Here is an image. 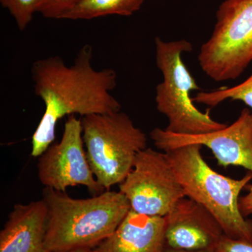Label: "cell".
Masks as SVG:
<instances>
[{"label": "cell", "mask_w": 252, "mask_h": 252, "mask_svg": "<svg viewBox=\"0 0 252 252\" xmlns=\"http://www.w3.org/2000/svg\"><path fill=\"white\" fill-rule=\"evenodd\" d=\"M248 192L239 199V209L244 217L252 215V184L246 187Z\"/></svg>", "instance_id": "obj_18"}, {"label": "cell", "mask_w": 252, "mask_h": 252, "mask_svg": "<svg viewBox=\"0 0 252 252\" xmlns=\"http://www.w3.org/2000/svg\"><path fill=\"white\" fill-rule=\"evenodd\" d=\"M66 252H95L94 248H79Z\"/></svg>", "instance_id": "obj_20"}, {"label": "cell", "mask_w": 252, "mask_h": 252, "mask_svg": "<svg viewBox=\"0 0 252 252\" xmlns=\"http://www.w3.org/2000/svg\"><path fill=\"white\" fill-rule=\"evenodd\" d=\"M47 207L46 246L50 252L94 248L115 231L130 210L120 191L104 190L92 198L75 199L45 188Z\"/></svg>", "instance_id": "obj_2"}, {"label": "cell", "mask_w": 252, "mask_h": 252, "mask_svg": "<svg viewBox=\"0 0 252 252\" xmlns=\"http://www.w3.org/2000/svg\"><path fill=\"white\" fill-rule=\"evenodd\" d=\"M165 221L129 211L115 231L94 248L95 252H162L165 248Z\"/></svg>", "instance_id": "obj_12"}, {"label": "cell", "mask_w": 252, "mask_h": 252, "mask_svg": "<svg viewBox=\"0 0 252 252\" xmlns=\"http://www.w3.org/2000/svg\"><path fill=\"white\" fill-rule=\"evenodd\" d=\"M217 252H252V243L234 240L223 235L217 244Z\"/></svg>", "instance_id": "obj_17"}, {"label": "cell", "mask_w": 252, "mask_h": 252, "mask_svg": "<svg viewBox=\"0 0 252 252\" xmlns=\"http://www.w3.org/2000/svg\"><path fill=\"white\" fill-rule=\"evenodd\" d=\"M46 223L47 207L43 199L15 205L0 233V252H50Z\"/></svg>", "instance_id": "obj_11"}, {"label": "cell", "mask_w": 252, "mask_h": 252, "mask_svg": "<svg viewBox=\"0 0 252 252\" xmlns=\"http://www.w3.org/2000/svg\"><path fill=\"white\" fill-rule=\"evenodd\" d=\"M81 0H39L37 13L44 18L61 19L63 15L72 9Z\"/></svg>", "instance_id": "obj_16"}, {"label": "cell", "mask_w": 252, "mask_h": 252, "mask_svg": "<svg viewBox=\"0 0 252 252\" xmlns=\"http://www.w3.org/2000/svg\"><path fill=\"white\" fill-rule=\"evenodd\" d=\"M39 0H0L1 6L14 18L18 30L25 31L37 13Z\"/></svg>", "instance_id": "obj_15"}, {"label": "cell", "mask_w": 252, "mask_h": 252, "mask_svg": "<svg viewBox=\"0 0 252 252\" xmlns=\"http://www.w3.org/2000/svg\"><path fill=\"white\" fill-rule=\"evenodd\" d=\"M195 103L214 108L225 100L240 101L252 110V72L250 77L233 87L220 88L211 91H200L193 97Z\"/></svg>", "instance_id": "obj_14"}, {"label": "cell", "mask_w": 252, "mask_h": 252, "mask_svg": "<svg viewBox=\"0 0 252 252\" xmlns=\"http://www.w3.org/2000/svg\"><path fill=\"white\" fill-rule=\"evenodd\" d=\"M130 209L152 217L166 216L186 197L165 152L152 148L141 151L125 180L119 185Z\"/></svg>", "instance_id": "obj_7"}, {"label": "cell", "mask_w": 252, "mask_h": 252, "mask_svg": "<svg viewBox=\"0 0 252 252\" xmlns=\"http://www.w3.org/2000/svg\"><path fill=\"white\" fill-rule=\"evenodd\" d=\"M86 157L96 180L105 190L120 185L136 157L147 148V135L122 112L81 117Z\"/></svg>", "instance_id": "obj_5"}, {"label": "cell", "mask_w": 252, "mask_h": 252, "mask_svg": "<svg viewBox=\"0 0 252 252\" xmlns=\"http://www.w3.org/2000/svg\"><path fill=\"white\" fill-rule=\"evenodd\" d=\"M162 252H217L215 249H207V250H175V249H172L167 248L165 247Z\"/></svg>", "instance_id": "obj_19"}, {"label": "cell", "mask_w": 252, "mask_h": 252, "mask_svg": "<svg viewBox=\"0 0 252 252\" xmlns=\"http://www.w3.org/2000/svg\"><path fill=\"white\" fill-rule=\"evenodd\" d=\"M145 0H81L61 19L91 20L111 15L130 16L140 9Z\"/></svg>", "instance_id": "obj_13"}, {"label": "cell", "mask_w": 252, "mask_h": 252, "mask_svg": "<svg viewBox=\"0 0 252 252\" xmlns=\"http://www.w3.org/2000/svg\"><path fill=\"white\" fill-rule=\"evenodd\" d=\"M92 59V46L86 44L72 65L59 56L33 63L34 94L44 102L45 111L32 137V157H39L54 143L56 125L63 117L122 111V104L111 94L117 87V72L110 68L94 69Z\"/></svg>", "instance_id": "obj_1"}, {"label": "cell", "mask_w": 252, "mask_h": 252, "mask_svg": "<svg viewBox=\"0 0 252 252\" xmlns=\"http://www.w3.org/2000/svg\"><path fill=\"white\" fill-rule=\"evenodd\" d=\"M198 63L212 80H235L252 63V0H225Z\"/></svg>", "instance_id": "obj_6"}, {"label": "cell", "mask_w": 252, "mask_h": 252, "mask_svg": "<svg viewBox=\"0 0 252 252\" xmlns=\"http://www.w3.org/2000/svg\"><path fill=\"white\" fill-rule=\"evenodd\" d=\"M154 145L163 152L200 144L212 151L220 166L243 167L252 173V110L243 109L236 121L224 128L196 135H179L156 127L150 132Z\"/></svg>", "instance_id": "obj_9"}, {"label": "cell", "mask_w": 252, "mask_h": 252, "mask_svg": "<svg viewBox=\"0 0 252 252\" xmlns=\"http://www.w3.org/2000/svg\"><path fill=\"white\" fill-rule=\"evenodd\" d=\"M165 247L175 250L216 248L224 235L215 217L191 199H181L164 217Z\"/></svg>", "instance_id": "obj_10"}, {"label": "cell", "mask_w": 252, "mask_h": 252, "mask_svg": "<svg viewBox=\"0 0 252 252\" xmlns=\"http://www.w3.org/2000/svg\"><path fill=\"white\" fill-rule=\"evenodd\" d=\"M156 62L162 74V81L156 88L158 111L168 120L165 130L179 135H196L226 127L216 122L210 113L199 110L190 94L200 91L196 81L186 66L182 56L193 51L186 39L165 41L155 38Z\"/></svg>", "instance_id": "obj_4"}, {"label": "cell", "mask_w": 252, "mask_h": 252, "mask_svg": "<svg viewBox=\"0 0 252 252\" xmlns=\"http://www.w3.org/2000/svg\"><path fill=\"white\" fill-rule=\"evenodd\" d=\"M202 147L189 144L165 152L176 179L186 197L215 217L225 236L252 243V220L239 209L240 193L252 180V172L239 180L220 175L204 160Z\"/></svg>", "instance_id": "obj_3"}, {"label": "cell", "mask_w": 252, "mask_h": 252, "mask_svg": "<svg viewBox=\"0 0 252 252\" xmlns=\"http://www.w3.org/2000/svg\"><path fill=\"white\" fill-rule=\"evenodd\" d=\"M62 138L38 157V177L45 188L65 192L83 186L94 195L104 192L86 157L81 119L68 117Z\"/></svg>", "instance_id": "obj_8"}]
</instances>
